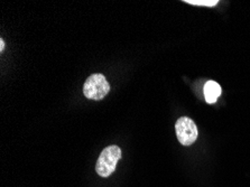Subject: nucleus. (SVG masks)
Returning a JSON list of instances; mask_svg holds the SVG:
<instances>
[{
    "label": "nucleus",
    "mask_w": 250,
    "mask_h": 187,
    "mask_svg": "<svg viewBox=\"0 0 250 187\" xmlns=\"http://www.w3.org/2000/svg\"><path fill=\"white\" fill-rule=\"evenodd\" d=\"M221 86L215 81H208L206 84H204V98H206V101L209 103V104H213V103L217 102L218 98L221 95Z\"/></svg>",
    "instance_id": "20e7f679"
},
{
    "label": "nucleus",
    "mask_w": 250,
    "mask_h": 187,
    "mask_svg": "<svg viewBox=\"0 0 250 187\" xmlns=\"http://www.w3.org/2000/svg\"><path fill=\"white\" fill-rule=\"evenodd\" d=\"M121 158V149L118 146L105 147L97 160L96 170L101 177H109L116 170L117 163Z\"/></svg>",
    "instance_id": "f257e3e1"
},
{
    "label": "nucleus",
    "mask_w": 250,
    "mask_h": 187,
    "mask_svg": "<svg viewBox=\"0 0 250 187\" xmlns=\"http://www.w3.org/2000/svg\"><path fill=\"white\" fill-rule=\"evenodd\" d=\"M175 132L183 146H191L198 139V128L194 121L188 117H182L175 124Z\"/></svg>",
    "instance_id": "7ed1b4c3"
},
{
    "label": "nucleus",
    "mask_w": 250,
    "mask_h": 187,
    "mask_svg": "<svg viewBox=\"0 0 250 187\" xmlns=\"http://www.w3.org/2000/svg\"><path fill=\"white\" fill-rule=\"evenodd\" d=\"M110 91V84L104 75L92 74L90 75L83 85V94L90 100H102Z\"/></svg>",
    "instance_id": "f03ea898"
},
{
    "label": "nucleus",
    "mask_w": 250,
    "mask_h": 187,
    "mask_svg": "<svg viewBox=\"0 0 250 187\" xmlns=\"http://www.w3.org/2000/svg\"><path fill=\"white\" fill-rule=\"evenodd\" d=\"M3 49H5V42L3 40H0V51L3 52Z\"/></svg>",
    "instance_id": "423d86ee"
},
{
    "label": "nucleus",
    "mask_w": 250,
    "mask_h": 187,
    "mask_svg": "<svg viewBox=\"0 0 250 187\" xmlns=\"http://www.w3.org/2000/svg\"><path fill=\"white\" fill-rule=\"evenodd\" d=\"M184 2L190 3L194 6H204V7H214L219 3L218 0H185Z\"/></svg>",
    "instance_id": "39448f33"
}]
</instances>
